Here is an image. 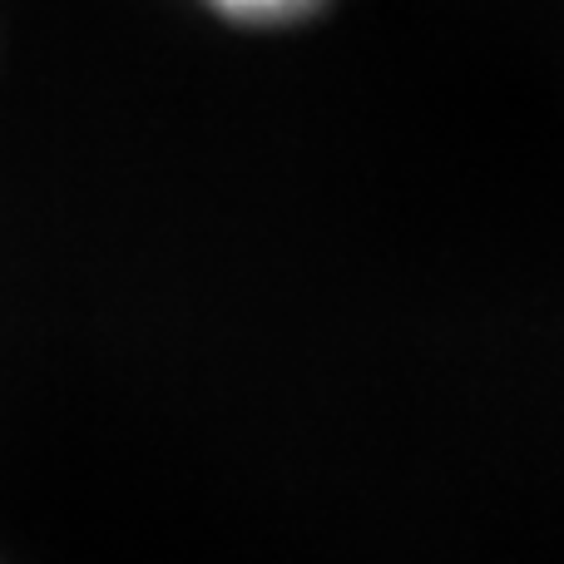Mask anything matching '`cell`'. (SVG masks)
<instances>
[{
    "mask_svg": "<svg viewBox=\"0 0 564 564\" xmlns=\"http://www.w3.org/2000/svg\"><path fill=\"white\" fill-rule=\"evenodd\" d=\"M224 15L248 20V25H282V20H302L322 6V0H214Z\"/></svg>",
    "mask_w": 564,
    "mask_h": 564,
    "instance_id": "obj_1",
    "label": "cell"
}]
</instances>
